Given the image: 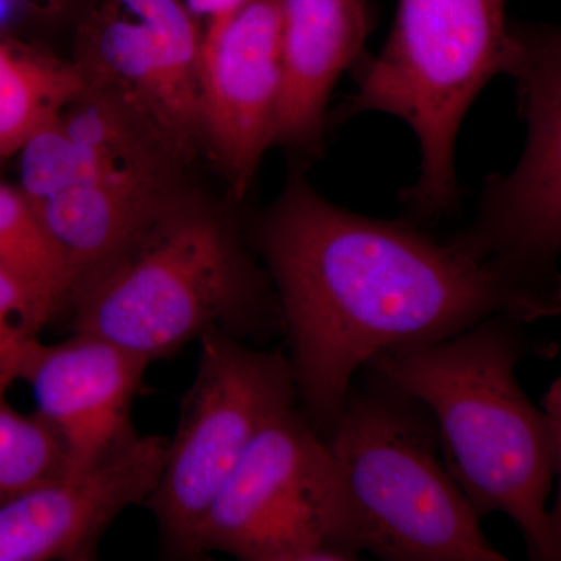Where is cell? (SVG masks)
<instances>
[{"label": "cell", "instance_id": "obj_1", "mask_svg": "<svg viewBox=\"0 0 561 561\" xmlns=\"http://www.w3.org/2000/svg\"><path fill=\"white\" fill-rule=\"evenodd\" d=\"M247 241L275 289L300 409L327 442L356 373L383 351L500 313L531 324L561 311L559 291L505 278L405 221L339 208L298 172Z\"/></svg>", "mask_w": 561, "mask_h": 561}, {"label": "cell", "instance_id": "obj_2", "mask_svg": "<svg viewBox=\"0 0 561 561\" xmlns=\"http://www.w3.org/2000/svg\"><path fill=\"white\" fill-rule=\"evenodd\" d=\"M515 317L491 316L432 343L387 350L368 370L426 405L437 424L443 459L481 518L513 519L534 561L561 560L560 502L549 507L561 467V382L537 408L516 367L529 357H553Z\"/></svg>", "mask_w": 561, "mask_h": 561}, {"label": "cell", "instance_id": "obj_3", "mask_svg": "<svg viewBox=\"0 0 561 561\" xmlns=\"http://www.w3.org/2000/svg\"><path fill=\"white\" fill-rule=\"evenodd\" d=\"M73 332H90L149 362L224 332L264 343L283 334L271 276L230 210L194 192L69 302Z\"/></svg>", "mask_w": 561, "mask_h": 561}, {"label": "cell", "instance_id": "obj_4", "mask_svg": "<svg viewBox=\"0 0 561 561\" xmlns=\"http://www.w3.org/2000/svg\"><path fill=\"white\" fill-rule=\"evenodd\" d=\"M328 446L362 551L387 561H505L453 478L426 405L368 368Z\"/></svg>", "mask_w": 561, "mask_h": 561}, {"label": "cell", "instance_id": "obj_5", "mask_svg": "<svg viewBox=\"0 0 561 561\" xmlns=\"http://www.w3.org/2000/svg\"><path fill=\"white\" fill-rule=\"evenodd\" d=\"M507 0H398L386 46L365 69L346 116L378 111L415 133L420 179L402 201L420 220L459 201L456 140L461 121L486 83L511 72L519 36Z\"/></svg>", "mask_w": 561, "mask_h": 561}, {"label": "cell", "instance_id": "obj_6", "mask_svg": "<svg viewBox=\"0 0 561 561\" xmlns=\"http://www.w3.org/2000/svg\"><path fill=\"white\" fill-rule=\"evenodd\" d=\"M359 560V527L328 442L300 405L256 435L198 527L195 557Z\"/></svg>", "mask_w": 561, "mask_h": 561}, {"label": "cell", "instance_id": "obj_7", "mask_svg": "<svg viewBox=\"0 0 561 561\" xmlns=\"http://www.w3.org/2000/svg\"><path fill=\"white\" fill-rule=\"evenodd\" d=\"M157 489L146 502L162 553L197 560L195 538L210 504L265 424L300 405L287 354L208 332Z\"/></svg>", "mask_w": 561, "mask_h": 561}, {"label": "cell", "instance_id": "obj_8", "mask_svg": "<svg viewBox=\"0 0 561 561\" xmlns=\"http://www.w3.org/2000/svg\"><path fill=\"white\" fill-rule=\"evenodd\" d=\"M516 31L519 51L508 76L518 83L526 146L511 175L486 183L470 227L448 242L515 283L560 291V35L553 28Z\"/></svg>", "mask_w": 561, "mask_h": 561}, {"label": "cell", "instance_id": "obj_9", "mask_svg": "<svg viewBox=\"0 0 561 561\" xmlns=\"http://www.w3.org/2000/svg\"><path fill=\"white\" fill-rule=\"evenodd\" d=\"M201 58L202 31L184 0H101L81 24L73 65L186 162L203 149Z\"/></svg>", "mask_w": 561, "mask_h": 561}, {"label": "cell", "instance_id": "obj_10", "mask_svg": "<svg viewBox=\"0 0 561 561\" xmlns=\"http://www.w3.org/2000/svg\"><path fill=\"white\" fill-rule=\"evenodd\" d=\"M280 88V2L249 0L202 41L201 58L203 149L238 201L275 142Z\"/></svg>", "mask_w": 561, "mask_h": 561}, {"label": "cell", "instance_id": "obj_11", "mask_svg": "<svg viewBox=\"0 0 561 561\" xmlns=\"http://www.w3.org/2000/svg\"><path fill=\"white\" fill-rule=\"evenodd\" d=\"M169 438L136 435L94 467L0 504V561H90L111 524L157 489Z\"/></svg>", "mask_w": 561, "mask_h": 561}, {"label": "cell", "instance_id": "obj_12", "mask_svg": "<svg viewBox=\"0 0 561 561\" xmlns=\"http://www.w3.org/2000/svg\"><path fill=\"white\" fill-rule=\"evenodd\" d=\"M150 364L90 332L58 343L32 342L21 381L32 387L36 413L60 435L65 476L94 467L138 435L131 405Z\"/></svg>", "mask_w": 561, "mask_h": 561}, {"label": "cell", "instance_id": "obj_13", "mask_svg": "<svg viewBox=\"0 0 561 561\" xmlns=\"http://www.w3.org/2000/svg\"><path fill=\"white\" fill-rule=\"evenodd\" d=\"M283 88L275 142L319 149L331 92L368 33L360 0H279Z\"/></svg>", "mask_w": 561, "mask_h": 561}, {"label": "cell", "instance_id": "obj_14", "mask_svg": "<svg viewBox=\"0 0 561 561\" xmlns=\"http://www.w3.org/2000/svg\"><path fill=\"white\" fill-rule=\"evenodd\" d=\"M184 192L172 179L114 175L32 202L68 262L70 300L95 273L130 250Z\"/></svg>", "mask_w": 561, "mask_h": 561}, {"label": "cell", "instance_id": "obj_15", "mask_svg": "<svg viewBox=\"0 0 561 561\" xmlns=\"http://www.w3.org/2000/svg\"><path fill=\"white\" fill-rule=\"evenodd\" d=\"M84 88L73 62L0 38V158L18 153Z\"/></svg>", "mask_w": 561, "mask_h": 561}, {"label": "cell", "instance_id": "obj_16", "mask_svg": "<svg viewBox=\"0 0 561 561\" xmlns=\"http://www.w3.org/2000/svg\"><path fill=\"white\" fill-rule=\"evenodd\" d=\"M0 272L31 295L46 323L69 308L72 275L68 262L27 195L2 183Z\"/></svg>", "mask_w": 561, "mask_h": 561}, {"label": "cell", "instance_id": "obj_17", "mask_svg": "<svg viewBox=\"0 0 561 561\" xmlns=\"http://www.w3.org/2000/svg\"><path fill=\"white\" fill-rule=\"evenodd\" d=\"M65 474V446L54 427L0 400V504Z\"/></svg>", "mask_w": 561, "mask_h": 561}, {"label": "cell", "instance_id": "obj_18", "mask_svg": "<svg viewBox=\"0 0 561 561\" xmlns=\"http://www.w3.org/2000/svg\"><path fill=\"white\" fill-rule=\"evenodd\" d=\"M18 153L21 158L20 190L31 202L46 201L83 180L80 151L62 130L58 116L33 133Z\"/></svg>", "mask_w": 561, "mask_h": 561}, {"label": "cell", "instance_id": "obj_19", "mask_svg": "<svg viewBox=\"0 0 561 561\" xmlns=\"http://www.w3.org/2000/svg\"><path fill=\"white\" fill-rule=\"evenodd\" d=\"M46 324L31 295L0 272V400L21 381L25 354Z\"/></svg>", "mask_w": 561, "mask_h": 561}, {"label": "cell", "instance_id": "obj_20", "mask_svg": "<svg viewBox=\"0 0 561 561\" xmlns=\"http://www.w3.org/2000/svg\"><path fill=\"white\" fill-rule=\"evenodd\" d=\"M249 0H184L202 31V41L216 35Z\"/></svg>", "mask_w": 561, "mask_h": 561}, {"label": "cell", "instance_id": "obj_21", "mask_svg": "<svg viewBox=\"0 0 561 561\" xmlns=\"http://www.w3.org/2000/svg\"><path fill=\"white\" fill-rule=\"evenodd\" d=\"M360 2H365V3H367V0H360Z\"/></svg>", "mask_w": 561, "mask_h": 561}, {"label": "cell", "instance_id": "obj_22", "mask_svg": "<svg viewBox=\"0 0 561 561\" xmlns=\"http://www.w3.org/2000/svg\"><path fill=\"white\" fill-rule=\"evenodd\" d=\"M50 2H57V0H50Z\"/></svg>", "mask_w": 561, "mask_h": 561}]
</instances>
